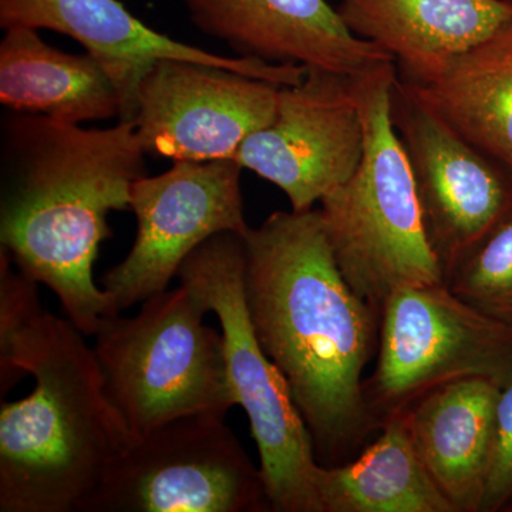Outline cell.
<instances>
[{
  "mask_svg": "<svg viewBox=\"0 0 512 512\" xmlns=\"http://www.w3.org/2000/svg\"><path fill=\"white\" fill-rule=\"evenodd\" d=\"M281 87L222 67L158 60L138 89L134 127L147 156L235 160L274 120Z\"/></svg>",
  "mask_w": 512,
  "mask_h": 512,
  "instance_id": "7c38bea8",
  "label": "cell"
},
{
  "mask_svg": "<svg viewBox=\"0 0 512 512\" xmlns=\"http://www.w3.org/2000/svg\"><path fill=\"white\" fill-rule=\"evenodd\" d=\"M350 32L375 43L402 79L427 80L512 19L508 0H340Z\"/></svg>",
  "mask_w": 512,
  "mask_h": 512,
  "instance_id": "9a60e30c",
  "label": "cell"
},
{
  "mask_svg": "<svg viewBox=\"0 0 512 512\" xmlns=\"http://www.w3.org/2000/svg\"><path fill=\"white\" fill-rule=\"evenodd\" d=\"M0 143V249L93 338L119 313L93 268L111 237L109 215L130 208L131 188L147 175L136 127L83 128L12 111Z\"/></svg>",
  "mask_w": 512,
  "mask_h": 512,
  "instance_id": "7a4b0ae2",
  "label": "cell"
},
{
  "mask_svg": "<svg viewBox=\"0 0 512 512\" xmlns=\"http://www.w3.org/2000/svg\"><path fill=\"white\" fill-rule=\"evenodd\" d=\"M444 284L473 308L512 328V210Z\"/></svg>",
  "mask_w": 512,
  "mask_h": 512,
  "instance_id": "ffe728a7",
  "label": "cell"
},
{
  "mask_svg": "<svg viewBox=\"0 0 512 512\" xmlns=\"http://www.w3.org/2000/svg\"><path fill=\"white\" fill-rule=\"evenodd\" d=\"M512 500V380L505 384L495 407L493 458L481 512H503Z\"/></svg>",
  "mask_w": 512,
  "mask_h": 512,
  "instance_id": "44dd1931",
  "label": "cell"
},
{
  "mask_svg": "<svg viewBox=\"0 0 512 512\" xmlns=\"http://www.w3.org/2000/svg\"><path fill=\"white\" fill-rule=\"evenodd\" d=\"M407 93L512 174V19Z\"/></svg>",
  "mask_w": 512,
  "mask_h": 512,
  "instance_id": "e0dca14e",
  "label": "cell"
},
{
  "mask_svg": "<svg viewBox=\"0 0 512 512\" xmlns=\"http://www.w3.org/2000/svg\"><path fill=\"white\" fill-rule=\"evenodd\" d=\"M249 318L284 375L322 466L349 461L380 429L363 372L380 315L340 272L319 208L278 211L244 235Z\"/></svg>",
  "mask_w": 512,
  "mask_h": 512,
  "instance_id": "6da1fadb",
  "label": "cell"
},
{
  "mask_svg": "<svg viewBox=\"0 0 512 512\" xmlns=\"http://www.w3.org/2000/svg\"><path fill=\"white\" fill-rule=\"evenodd\" d=\"M313 483L323 512H457L431 478L400 416L384 421L379 439L356 460L319 464Z\"/></svg>",
  "mask_w": 512,
  "mask_h": 512,
  "instance_id": "d6986e66",
  "label": "cell"
},
{
  "mask_svg": "<svg viewBox=\"0 0 512 512\" xmlns=\"http://www.w3.org/2000/svg\"><path fill=\"white\" fill-rule=\"evenodd\" d=\"M392 120L409 158L431 248L444 281L512 210V174L463 140L404 90Z\"/></svg>",
  "mask_w": 512,
  "mask_h": 512,
  "instance_id": "8fae6325",
  "label": "cell"
},
{
  "mask_svg": "<svg viewBox=\"0 0 512 512\" xmlns=\"http://www.w3.org/2000/svg\"><path fill=\"white\" fill-rule=\"evenodd\" d=\"M512 380V328L458 298L446 284L394 293L380 313L377 365L363 382L373 419L403 413L424 394L461 379Z\"/></svg>",
  "mask_w": 512,
  "mask_h": 512,
  "instance_id": "52a82bcc",
  "label": "cell"
},
{
  "mask_svg": "<svg viewBox=\"0 0 512 512\" xmlns=\"http://www.w3.org/2000/svg\"><path fill=\"white\" fill-rule=\"evenodd\" d=\"M503 512H512V500L507 504V507L504 508Z\"/></svg>",
  "mask_w": 512,
  "mask_h": 512,
  "instance_id": "7402d4cb",
  "label": "cell"
},
{
  "mask_svg": "<svg viewBox=\"0 0 512 512\" xmlns=\"http://www.w3.org/2000/svg\"><path fill=\"white\" fill-rule=\"evenodd\" d=\"M396 77L394 62L352 77L365 154L353 177L319 202L340 272L379 315L402 289L444 284L412 167L392 120Z\"/></svg>",
  "mask_w": 512,
  "mask_h": 512,
  "instance_id": "277c9868",
  "label": "cell"
},
{
  "mask_svg": "<svg viewBox=\"0 0 512 512\" xmlns=\"http://www.w3.org/2000/svg\"><path fill=\"white\" fill-rule=\"evenodd\" d=\"M205 303L187 286L150 296L130 318L107 316L94 355L107 396L134 437L194 413L237 406L222 333L205 325Z\"/></svg>",
  "mask_w": 512,
  "mask_h": 512,
  "instance_id": "5b68a950",
  "label": "cell"
},
{
  "mask_svg": "<svg viewBox=\"0 0 512 512\" xmlns=\"http://www.w3.org/2000/svg\"><path fill=\"white\" fill-rule=\"evenodd\" d=\"M244 265V237L222 232L188 256L178 278L220 320L229 383L249 419L271 511L323 512L313 483L319 463L311 433L284 375L256 339Z\"/></svg>",
  "mask_w": 512,
  "mask_h": 512,
  "instance_id": "8992f818",
  "label": "cell"
},
{
  "mask_svg": "<svg viewBox=\"0 0 512 512\" xmlns=\"http://www.w3.org/2000/svg\"><path fill=\"white\" fill-rule=\"evenodd\" d=\"M363 154L352 77L308 69L279 89L274 120L244 141L235 161L284 191L293 211H308L353 177Z\"/></svg>",
  "mask_w": 512,
  "mask_h": 512,
  "instance_id": "30bf717a",
  "label": "cell"
},
{
  "mask_svg": "<svg viewBox=\"0 0 512 512\" xmlns=\"http://www.w3.org/2000/svg\"><path fill=\"white\" fill-rule=\"evenodd\" d=\"M195 28L238 57L357 77L394 62L348 29L328 0H180ZM396 63V62H394Z\"/></svg>",
  "mask_w": 512,
  "mask_h": 512,
  "instance_id": "5bb4252c",
  "label": "cell"
},
{
  "mask_svg": "<svg viewBox=\"0 0 512 512\" xmlns=\"http://www.w3.org/2000/svg\"><path fill=\"white\" fill-rule=\"evenodd\" d=\"M235 160L177 161L131 188L137 237L126 258L101 278V288L121 313L165 291L188 256L222 232L244 237L249 229Z\"/></svg>",
  "mask_w": 512,
  "mask_h": 512,
  "instance_id": "9c48e42d",
  "label": "cell"
},
{
  "mask_svg": "<svg viewBox=\"0 0 512 512\" xmlns=\"http://www.w3.org/2000/svg\"><path fill=\"white\" fill-rule=\"evenodd\" d=\"M271 511L261 468L225 423L194 413L136 437L86 512Z\"/></svg>",
  "mask_w": 512,
  "mask_h": 512,
  "instance_id": "ba28073f",
  "label": "cell"
},
{
  "mask_svg": "<svg viewBox=\"0 0 512 512\" xmlns=\"http://www.w3.org/2000/svg\"><path fill=\"white\" fill-rule=\"evenodd\" d=\"M52 30L82 45L109 74L120 99L119 121H134L138 89L163 59L222 67L276 86L301 82L306 67L207 52L157 32L120 0H0V28Z\"/></svg>",
  "mask_w": 512,
  "mask_h": 512,
  "instance_id": "4fadbf2b",
  "label": "cell"
},
{
  "mask_svg": "<svg viewBox=\"0 0 512 512\" xmlns=\"http://www.w3.org/2000/svg\"><path fill=\"white\" fill-rule=\"evenodd\" d=\"M0 103L79 126L120 116L116 86L93 56L62 52L22 26L5 29L0 42Z\"/></svg>",
  "mask_w": 512,
  "mask_h": 512,
  "instance_id": "ac0fdd59",
  "label": "cell"
},
{
  "mask_svg": "<svg viewBox=\"0 0 512 512\" xmlns=\"http://www.w3.org/2000/svg\"><path fill=\"white\" fill-rule=\"evenodd\" d=\"M500 392L491 380L461 379L431 390L399 414L431 478L457 512H481Z\"/></svg>",
  "mask_w": 512,
  "mask_h": 512,
  "instance_id": "2e32d148",
  "label": "cell"
},
{
  "mask_svg": "<svg viewBox=\"0 0 512 512\" xmlns=\"http://www.w3.org/2000/svg\"><path fill=\"white\" fill-rule=\"evenodd\" d=\"M84 338L43 309L0 343L2 396L35 379L29 396L0 407V512H86L136 439Z\"/></svg>",
  "mask_w": 512,
  "mask_h": 512,
  "instance_id": "3957f363",
  "label": "cell"
}]
</instances>
